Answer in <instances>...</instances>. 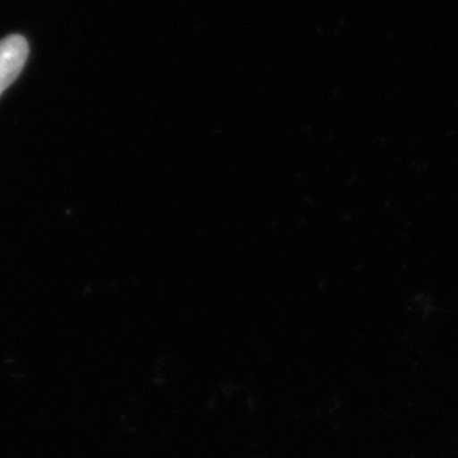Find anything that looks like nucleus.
<instances>
[{
    "label": "nucleus",
    "instance_id": "nucleus-1",
    "mask_svg": "<svg viewBox=\"0 0 458 458\" xmlns=\"http://www.w3.org/2000/svg\"><path fill=\"white\" fill-rule=\"evenodd\" d=\"M30 56L24 36L11 34L0 41V96L16 82Z\"/></svg>",
    "mask_w": 458,
    "mask_h": 458
}]
</instances>
